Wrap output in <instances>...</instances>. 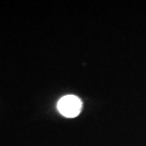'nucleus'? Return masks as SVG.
Segmentation results:
<instances>
[{
    "label": "nucleus",
    "instance_id": "obj_1",
    "mask_svg": "<svg viewBox=\"0 0 146 146\" xmlns=\"http://www.w3.org/2000/svg\"><path fill=\"white\" fill-rule=\"evenodd\" d=\"M82 102L74 95H66L58 102V110L66 118H74L80 113Z\"/></svg>",
    "mask_w": 146,
    "mask_h": 146
}]
</instances>
